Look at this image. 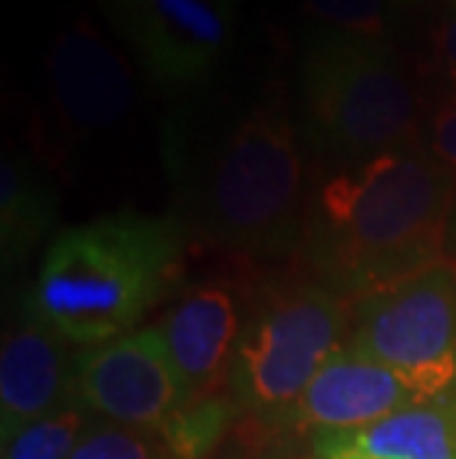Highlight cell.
<instances>
[{"mask_svg": "<svg viewBox=\"0 0 456 459\" xmlns=\"http://www.w3.org/2000/svg\"><path fill=\"white\" fill-rule=\"evenodd\" d=\"M456 178L424 145L338 166L308 202L303 249L323 285L365 302L448 258Z\"/></svg>", "mask_w": 456, "mask_h": 459, "instance_id": "cell-1", "label": "cell"}, {"mask_svg": "<svg viewBox=\"0 0 456 459\" xmlns=\"http://www.w3.org/2000/svg\"><path fill=\"white\" fill-rule=\"evenodd\" d=\"M167 154L187 220L219 249L281 258L303 243L305 163L276 92L231 113L202 140L176 125Z\"/></svg>", "mask_w": 456, "mask_h": 459, "instance_id": "cell-2", "label": "cell"}, {"mask_svg": "<svg viewBox=\"0 0 456 459\" xmlns=\"http://www.w3.org/2000/svg\"><path fill=\"white\" fill-rule=\"evenodd\" d=\"M181 220L107 213L63 231L45 252L30 320L65 344L99 347L137 329L178 264Z\"/></svg>", "mask_w": 456, "mask_h": 459, "instance_id": "cell-3", "label": "cell"}, {"mask_svg": "<svg viewBox=\"0 0 456 459\" xmlns=\"http://www.w3.org/2000/svg\"><path fill=\"white\" fill-rule=\"evenodd\" d=\"M303 119L314 152L350 166L424 145V99L391 42L314 27L299 60Z\"/></svg>", "mask_w": 456, "mask_h": 459, "instance_id": "cell-4", "label": "cell"}, {"mask_svg": "<svg viewBox=\"0 0 456 459\" xmlns=\"http://www.w3.org/2000/svg\"><path fill=\"white\" fill-rule=\"evenodd\" d=\"M350 299L329 285H297L273 294L244 329L231 385L244 403L285 412L341 347Z\"/></svg>", "mask_w": 456, "mask_h": 459, "instance_id": "cell-5", "label": "cell"}, {"mask_svg": "<svg viewBox=\"0 0 456 459\" xmlns=\"http://www.w3.org/2000/svg\"><path fill=\"white\" fill-rule=\"evenodd\" d=\"M350 347L400 374L421 403L456 388V261L358 302Z\"/></svg>", "mask_w": 456, "mask_h": 459, "instance_id": "cell-6", "label": "cell"}, {"mask_svg": "<svg viewBox=\"0 0 456 459\" xmlns=\"http://www.w3.org/2000/svg\"><path fill=\"white\" fill-rule=\"evenodd\" d=\"M116 39L169 92L211 81L226 60L244 0H95Z\"/></svg>", "mask_w": 456, "mask_h": 459, "instance_id": "cell-7", "label": "cell"}, {"mask_svg": "<svg viewBox=\"0 0 456 459\" xmlns=\"http://www.w3.org/2000/svg\"><path fill=\"white\" fill-rule=\"evenodd\" d=\"M72 397L128 429H160L184 406V385L160 326L86 347L74 361Z\"/></svg>", "mask_w": 456, "mask_h": 459, "instance_id": "cell-8", "label": "cell"}, {"mask_svg": "<svg viewBox=\"0 0 456 459\" xmlns=\"http://www.w3.org/2000/svg\"><path fill=\"white\" fill-rule=\"evenodd\" d=\"M47 90L63 134L69 140H90L131 113L137 77L128 56L90 15H81L56 33L47 51Z\"/></svg>", "mask_w": 456, "mask_h": 459, "instance_id": "cell-9", "label": "cell"}, {"mask_svg": "<svg viewBox=\"0 0 456 459\" xmlns=\"http://www.w3.org/2000/svg\"><path fill=\"white\" fill-rule=\"evenodd\" d=\"M415 403L421 400L400 374L353 347H344L320 368L303 397L285 409L281 418L320 438L353 433Z\"/></svg>", "mask_w": 456, "mask_h": 459, "instance_id": "cell-10", "label": "cell"}, {"mask_svg": "<svg viewBox=\"0 0 456 459\" xmlns=\"http://www.w3.org/2000/svg\"><path fill=\"white\" fill-rule=\"evenodd\" d=\"M160 332L184 385V403L217 397L244 335L235 294L219 281L193 288L167 311Z\"/></svg>", "mask_w": 456, "mask_h": 459, "instance_id": "cell-11", "label": "cell"}, {"mask_svg": "<svg viewBox=\"0 0 456 459\" xmlns=\"http://www.w3.org/2000/svg\"><path fill=\"white\" fill-rule=\"evenodd\" d=\"M65 341L30 320L4 341L0 356V427L4 442L45 415L60 412V400L72 394L74 365L63 350Z\"/></svg>", "mask_w": 456, "mask_h": 459, "instance_id": "cell-12", "label": "cell"}, {"mask_svg": "<svg viewBox=\"0 0 456 459\" xmlns=\"http://www.w3.org/2000/svg\"><path fill=\"white\" fill-rule=\"evenodd\" d=\"M320 459H456V400L451 394L367 424L353 433L320 436Z\"/></svg>", "mask_w": 456, "mask_h": 459, "instance_id": "cell-13", "label": "cell"}, {"mask_svg": "<svg viewBox=\"0 0 456 459\" xmlns=\"http://www.w3.org/2000/svg\"><path fill=\"white\" fill-rule=\"evenodd\" d=\"M0 220H4L6 255H22L51 226L54 199L36 166L18 152L4 154L0 166Z\"/></svg>", "mask_w": 456, "mask_h": 459, "instance_id": "cell-14", "label": "cell"}, {"mask_svg": "<svg viewBox=\"0 0 456 459\" xmlns=\"http://www.w3.org/2000/svg\"><path fill=\"white\" fill-rule=\"evenodd\" d=\"M231 418V403L226 394L184 403L167 424L160 427V438L167 445L169 459H205L222 436Z\"/></svg>", "mask_w": 456, "mask_h": 459, "instance_id": "cell-15", "label": "cell"}, {"mask_svg": "<svg viewBox=\"0 0 456 459\" xmlns=\"http://www.w3.org/2000/svg\"><path fill=\"white\" fill-rule=\"evenodd\" d=\"M83 412L74 406L39 418L15 438L4 442V459H72L74 447L83 436Z\"/></svg>", "mask_w": 456, "mask_h": 459, "instance_id": "cell-16", "label": "cell"}, {"mask_svg": "<svg viewBox=\"0 0 456 459\" xmlns=\"http://www.w3.org/2000/svg\"><path fill=\"white\" fill-rule=\"evenodd\" d=\"M314 27L388 42V4L391 0H299Z\"/></svg>", "mask_w": 456, "mask_h": 459, "instance_id": "cell-17", "label": "cell"}, {"mask_svg": "<svg viewBox=\"0 0 456 459\" xmlns=\"http://www.w3.org/2000/svg\"><path fill=\"white\" fill-rule=\"evenodd\" d=\"M72 459H154V454L133 429L110 424L83 433Z\"/></svg>", "mask_w": 456, "mask_h": 459, "instance_id": "cell-18", "label": "cell"}, {"mask_svg": "<svg viewBox=\"0 0 456 459\" xmlns=\"http://www.w3.org/2000/svg\"><path fill=\"white\" fill-rule=\"evenodd\" d=\"M424 149L456 178V99L453 95L426 116Z\"/></svg>", "mask_w": 456, "mask_h": 459, "instance_id": "cell-19", "label": "cell"}, {"mask_svg": "<svg viewBox=\"0 0 456 459\" xmlns=\"http://www.w3.org/2000/svg\"><path fill=\"white\" fill-rule=\"evenodd\" d=\"M430 39H433V56L435 65H439V74L444 77V83L451 86L456 99V6L435 24Z\"/></svg>", "mask_w": 456, "mask_h": 459, "instance_id": "cell-20", "label": "cell"}, {"mask_svg": "<svg viewBox=\"0 0 456 459\" xmlns=\"http://www.w3.org/2000/svg\"><path fill=\"white\" fill-rule=\"evenodd\" d=\"M397 4H418V0H397Z\"/></svg>", "mask_w": 456, "mask_h": 459, "instance_id": "cell-21", "label": "cell"}]
</instances>
